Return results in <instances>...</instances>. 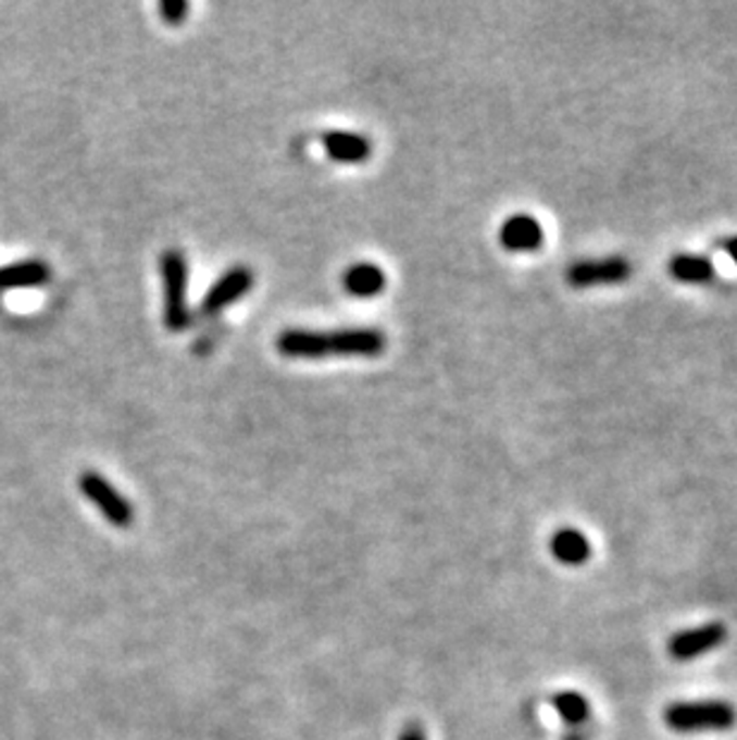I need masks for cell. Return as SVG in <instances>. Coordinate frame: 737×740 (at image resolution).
I'll use <instances>...</instances> for the list:
<instances>
[{"mask_svg": "<svg viewBox=\"0 0 737 740\" xmlns=\"http://www.w3.org/2000/svg\"><path fill=\"white\" fill-rule=\"evenodd\" d=\"M384 350L386 336L378 328H338V331L290 328L278 336V352L292 360L378 358Z\"/></svg>", "mask_w": 737, "mask_h": 740, "instance_id": "cell-1", "label": "cell"}, {"mask_svg": "<svg viewBox=\"0 0 737 740\" xmlns=\"http://www.w3.org/2000/svg\"><path fill=\"white\" fill-rule=\"evenodd\" d=\"M663 722L675 733L728 731L737 722V710L725 700H685L669 704Z\"/></svg>", "mask_w": 737, "mask_h": 740, "instance_id": "cell-2", "label": "cell"}, {"mask_svg": "<svg viewBox=\"0 0 737 740\" xmlns=\"http://www.w3.org/2000/svg\"><path fill=\"white\" fill-rule=\"evenodd\" d=\"M163 278V319L168 331L180 334L192 324V314L187 308V260L180 250H165L161 256Z\"/></svg>", "mask_w": 737, "mask_h": 740, "instance_id": "cell-3", "label": "cell"}, {"mask_svg": "<svg viewBox=\"0 0 737 740\" xmlns=\"http://www.w3.org/2000/svg\"><path fill=\"white\" fill-rule=\"evenodd\" d=\"M79 489L93 503V506L105 515V520H109L113 527L133 525L135 520L133 503H129L103 475L87 469V473L79 475Z\"/></svg>", "mask_w": 737, "mask_h": 740, "instance_id": "cell-4", "label": "cell"}, {"mask_svg": "<svg viewBox=\"0 0 737 740\" xmlns=\"http://www.w3.org/2000/svg\"><path fill=\"white\" fill-rule=\"evenodd\" d=\"M633 276V264L625 256H605V260H582L570 264L565 280L573 288H594L625 284Z\"/></svg>", "mask_w": 737, "mask_h": 740, "instance_id": "cell-5", "label": "cell"}, {"mask_svg": "<svg viewBox=\"0 0 737 740\" xmlns=\"http://www.w3.org/2000/svg\"><path fill=\"white\" fill-rule=\"evenodd\" d=\"M725 640H728V628L719 620H711V624L675 632L669 640V654L675 662H692L719 650Z\"/></svg>", "mask_w": 737, "mask_h": 740, "instance_id": "cell-6", "label": "cell"}, {"mask_svg": "<svg viewBox=\"0 0 737 740\" xmlns=\"http://www.w3.org/2000/svg\"><path fill=\"white\" fill-rule=\"evenodd\" d=\"M254 286V274L247 266H233L230 272H225L216 284L209 288V292L201 300V314L213 316L230 308L237 300H242Z\"/></svg>", "mask_w": 737, "mask_h": 740, "instance_id": "cell-7", "label": "cell"}, {"mask_svg": "<svg viewBox=\"0 0 737 740\" xmlns=\"http://www.w3.org/2000/svg\"><path fill=\"white\" fill-rule=\"evenodd\" d=\"M498 240L508 252H537L544 244V228L534 216L517 214L503 223Z\"/></svg>", "mask_w": 737, "mask_h": 740, "instance_id": "cell-8", "label": "cell"}, {"mask_svg": "<svg viewBox=\"0 0 737 740\" xmlns=\"http://www.w3.org/2000/svg\"><path fill=\"white\" fill-rule=\"evenodd\" d=\"M388 284V278L384 274V268L372 262H357L352 266L345 268L342 274V288L345 292H350L352 298H376L378 292H384Z\"/></svg>", "mask_w": 737, "mask_h": 740, "instance_id": "cell-9", "label": "cell"}, {"mask_svg": "<svg viewBox=\"0 0 737 740\" xmlns=\"http://www.w3.org/2000/svg\"><path fill=\"white\" fill-rule=\"evenodd\" d=\"M324 149L338 163H364L372 156V139L360 133L330 130L324 135Z\"/></svg>", "mask_w": 737, "mask_h": 740, "instance_id": "cell-10", "label": "cell"}, {"mask_svg": "<svg viewBox=\"0 0 737 740\" xmlns=\"http://www.w3.org/2000/svg\"><path fill=\"white\" fill-rule=\"evenodd\" d=\"M551 554L563 566H585L591 556V544L587 535L575 527H561L551 537Z\"/></svg>", "mask_w": 737, "mask_h": 740, "instance_id": "cell-11", "label": "cell"}, {"mask_svg": "<svg viewBox=\"0 0 737 740\" xmlns=\"http://www.w3.org/2000/svg\"><path fill=\"white\" fill-rule=\"evenodd\" d=\"M51 280V266L41 260H25L0 266V288H34Z\"/></svg>", "mask_w": 737, "mask_h": 740, "instance_id": "cell-12", "label": "cell"}, {"mask_svg": "<svg viewBox=\"0 0 737 740\" xmlns=\"http://www.w3.org/2000/svg\"><path fill=\"white\" fill-rule=\"evenodd\" d=\"M669 276L675 278L677 284L689 286H704L716 278V268H713L709 256L701 254H675L669 260Z\"/></svg>", "mask_w": 737, "mask_h": 740, "instance_id": "cell-13", "label": "cell"}, {"mask_svg": "<svg viewBox=\"0 0 737 740\" xmlns=\"http://www.w3.org/2000/svg\"><path fill=\"white\" fill-rule=\"evenodd\" d=\"M553 710L558 712V716L573 728H582L591 716V704L589 700L582 695V692L575 690H563V692H555L551 698Z\"/></svg>", "mask_w": 737, "mask_h": 740, "instance_id": "cell-14", "label": "cell"}, {"mask_svg": "<svg viewBox=\"0 0 737 740\" xmlns=\"http://www.w3.org/2000/svg\"><path fill=\"white\" fill-rule=\"evenodd\" d=\"M159 13L165 22H168V25H183L189 13V5L185 3V0H163V3L159 5Z\"/></svg>", "mask_w": 737, "mask_h": 740, "instance_id": "cell-15", "label": "cell"}, {"mask_svg": "<svg viewBox=\"0 0 737 740\" xmlns=\"http://www.w3.org/2000/svg\"><path fill=\"white\" fill-rule=\"evenodd\" d=\"M398 740H426V733H424V728L420 724H410L402 728V733Z\"/></svg>", "mask_w": 737, "mask_h": 740, "instance_id": "cell-16", "label": "cell"}, {"mask_svg": "<svg viewBox=\"0 0 737 740\" xmlns=\"http://www.w3.org/2000/svg\"><path fill=\"white\" fill-rule=\"evenodd\" d=\"M721 250L730 256V260L737 264V235H733V238H725L721 240Z\"/></svg>", "mask_w": 737, "mask_h": 740, "instance_id": "cell-17", "label": "cell"}, {"mask_svg": "<svg viewBox=\"0 0 737 740\" xmlns=\"http://www.w3.org/2000/svg\"><path fill=\"white\" fill-rule=\"evenodd\" d=\"M563 740H589V733H587V728H573Z\"/></svg>", "mask_w": 737, "mask_h": 740, "instance_id": "cell-18", "label": "cell"}]
</instances>
